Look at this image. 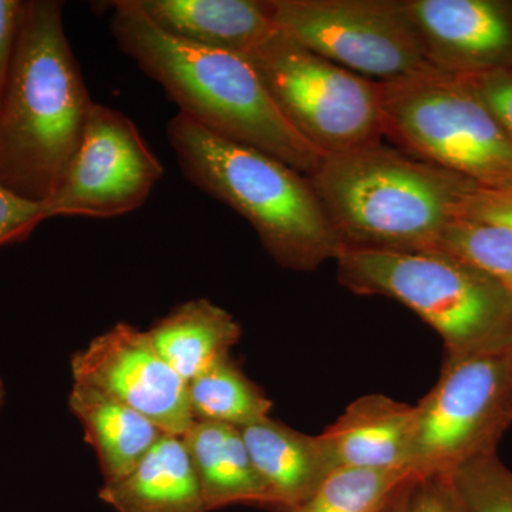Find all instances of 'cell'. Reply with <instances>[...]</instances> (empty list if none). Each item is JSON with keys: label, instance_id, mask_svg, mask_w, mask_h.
Masks as SVG:
<instances>
[{"label": "cell", "instance_id": "obj_11", "mask_svg": "<svg viewBox=\"0 0 512 512\" xmlns=\"http://www.w3.org/2000/svg\"><path fill=\"white\" fill-rule=\"evenodd\" d=\"M70 369L73 382L109 394L165 434L183 436L194 421L188 383L160 356L147 330L117 323L77 350Z\"/></svg>", "mask_w": 512, "mask_h": 512}, {"label": "cell", "instance_id": "obj_21", "mask_svg": "<svg viewBox=\"0 0 512 512\" xmlns=\"http://www.w3.org/2000/svg\"><path fill=\"white\" fill-rule=\"evenodd\" d=\"M417 478L409 470L340 468L292 512H386Z\"/></svg>", "mask_w": 512, "mask_h": 512}, {"label": "cell", "instance_id": "obj_17", "mask_svg": "<svg viewBox=\"0 0 512 512\" xmlns=\"http://www.w3.org/2000/svg\"><path fill=\"white\" fill-rule=\"evenodd\" d=\"M200 481L207 512L232 505L271 511V500L256 473L241 429L210 421H192L183 434Z\"/></svg>", "mask_w": 512, "mask_h": 512}, {"label": "cell", "instance_id": "obj_1", "mask_svg": "<svg viewBox=\"0 0 512 512\" xmlns=\"http://www.w3.org/2000/svg\"><path fill=\"white\" fill-rule=\"evenodd\" d=\"M111 32L121 52L180 107L178 113L306 177L315 173L325 156L285 119L247 57L168 35L136 0L113 2Z\"/></svg>", "mask_w": 512, "mask_h": 512}, {"label": "cell", "instance_id": "obj_26", "mask_svg": "<svg viewBox=\"0 0 512 512\" xmlns=\"http://www.w3.org/2000/svg\"><path fill=\"white\" fill-rule=\"evenodd\" d=\"M406 512H468L450 478L427 476L407 490Z\"/></svg>", "mask_w": 512, "mask_h": 512}, {"label": "cell", "instance_id": "obj_10", "mask_svg": "<svg viewBox=\"0 0 512 512\" xmlns=\"http://www.w3.org/2000/svg\"><path fill=\"white\" fill-rule=\"evenodd\" d=\"M163 175L136 124L93 101L79 147L45 202L47 217H120L138 210Z\"/></svg>", "mask_w": 512, "mask_h": 512}, {"label": "cell", "instance_id": "obj_29", "mask_svg": "<svg viewBox=\"0 0 512 512\" xmlns=\"http://www.w3.org/2000/svg\"><path fill=\"white\" fill-rule=\"evenodd\" d=\"M412 485V484H410ZM410 485H407L406 488L399 494V497L393 501V504L390 505L389 510L386 512H406V498H407V490H409Z\"/></svg>", "mask_w": 512, "mask_h": 512}, {"label": "cell", "instance_id": "obj_9", "mask_svg": "<svg viewBox=\"0 0 512 512\" xmlns=\"http://www.w3.org/2000/svg\"><path fill=\"white\" fill-rule=\"evenodd\" d=\"M275 29L316 55L376 82L430 64L404 0H268Z\"/></svg>", "mask_w": 512, "mask_h": 512}, {"label": "cell", "instance_id": "obj_30", "mask_svg": "<svg viewBox=\"0 0 512 512\" xmlns=\"http://www.w3.org/2000/svg\"><path fill=\"white\" fill-rule=\"evenodd\" d=\"M6 402V387L5 382H3V377L0 375V412H2L3 406H5Z\"/></svg>", "mask_w": 512, "mask_h": 512}, {"label": "cell", "instance_id": "obj_5", "mask_svg": "<svg viewBox=\"0 0 512 512\" xmlns=\"http://www.w3.org/2000/svg\"><path fill=\"white\" fill-rule=\"evenodd\" d=\"M335 261L340 285L403 303L439 333L447 355L511 346L512 295L456 256L345 248Z\"/></svg>", "mask_w": 512, "mask_h": 512}, {"label": "cell", "instance_id": "obj_16", "mask_svg": "<svg viewBox=\"0 0 512 512\" xmlns=\"http://www.w3.org/2000/svg\"><path fill=\"white\" fill-rule=\"evenodd\" d=\"M99 498L116 512H207L183 436L163 434L128 476L103 484Z\"/></svg>", "mask_w": 512, "mask_h": 512}, {"label": "cell", "instance_id": "obj_12", "mask_svg": "<svg viewBox=\"0 0 512 512\" xmlns=\"http://www.w3.org/2000/svg\"><path fill=\"white\" fill-rule=\"evenodd\" d=\"M427 63L470 77L512 70V0H404Z\"/></svg>", "mask_w": 512, "mask_h": 512}, {"label": "cell", "instance_id": "obj_15", "mask_svg": "<svg viewBox=\"0 0 512 512\" xmlns=\"http://www.w3.org/2000/svg\"><path fill=\"white\" fill-rule=\"evenodd\" d=\"M241 433L268 491L271 511L296 510L329 476L318 436L303 434L272 417L244 427Z\"/></svg>", "mask_w": 512, "mask_h": 512}, {"label": "cell", "instance_id": "obj_3", "mask_svg": "<svg viewBox=\"0 0 512 512\" xmlns=\"http://www.w3.org/2000/svg\"><path fill=\"white\" fill-rule=\"evenodd\" d=\"M343 249L434 251L476 183L379 143L309 175Z\"/></svg>", "mask_w": 512, "mask_h": 512}, {"label": "cell", "instance_id": "obj_14", "mask_svg": "<svg viewBox=\"0 0 512 512\" xmlns=\"http://www.w3.org/2000/svg\"><path fill=\"white\" fill-rule=\"evenodd\" d=\"M168 35L247 55L275 35L268 0H136Z\"/></svg>", "mask_w": 512, "mask_h": 512}, {"label": "cell", "instance_id": "obj_20", "mask_svg": "<svg viewBox=\"0 0 512 512\" xmlns=\"http://www.w3.org/2000/svg\"><path fill=\"white\" fill-rule=\"evenodd\" d=\"M192 419L244 429L271 417L274 407L261 387L231 356L188 382Z\"/></svg>", "mask_w": 512, "mask_h": 512}, {"label": "cell", "instance_id": "obj_28", "mask_svg": "<svg viewBox=\"0 0 512 512\" xmlns=\"http://www.w3.org/2000/svg\"><path fill=\"white\" fill-rule=\"evenodd\" d=\"M25 0H0V106L8 87Z\"/></svg>", "mask_w": 512, "mask_h": 512}, {"label": "cell", "instance_id": "obj_25", "mask_svg": "<svg viewBox=\"0 0 512 512\" xmlns=\"http://www.w3.org/2000/svg\"><path fill=\"white\" fill-rule=\"evenodd\" d=\"M457 220L484 222L512 229V185L474 187L458 211Z\"/></svg>", "mask_w": 512, "mask_h": 512}, {"label": "cell", "instance_id": "obj_13", "mask_svg": "<svg viewBox=\"0 0 512 512\" xmlns=\"http://www.w3.org/2000/svg\"><path fill=\"white\" fill-rule=\"evenodd\" d=\"M414 414L412 404L383 394H367L349 404L318 436L329 474L340 468L414 471Z\"/></svg>", "mask_w": 512, "mask_h": 512}, {"label": "cell", "instance_id": "obj_19", "mask_svg": "<svg viewBox=\"0 0 512 512\" xmlns=\"http://www.w3.org/2000/svg\"><path fill=\"white\" fill-rule=\"evenodd\" d=\"M147 335L165 362L188 383L231 356L242 330L225 309L208 299H194L157 320Z\"/></svg>", "mask_w": 512, "mask_h": 512}, {"label": "cell", "instance_id": "obj_31", "mask_svg": "<svg viewBox=\"0 0 512 512\" xmlns=\"http://www.w3.org/2000/svg\"><path fill=\"white\" fill-rule=\"evenodd\" d=\"M511 348H512V342H511Z\"/></svg>", "mask_w": 512, "mask_h": 512}, {"label": "cell", "instance_id": "obj_24", "mask_svg": "<svg viewBox=\"0 0 512 512\" xmlns=\"http://www.w3.org/2000/svg\"><path fill=\"white\" fill-rule=\"evenodd\" d=\"M47 220L46 204L25 200L0 184V247L25 241Z\"/></svg>", "mask_w": 512, "mask_h": 512}, {"label": "cell", "instance_id": "obj_18", "mask_svg": "<svg viewBox=\"0 0 512 512\" xmlns=\"http://www.w3.org/2000/svg\"><path fill=\"white\" fill-rule=\"evenodd\" d=\"M69 409L96 453L103 484L128 476L164 434L143 414L87 384L73 382Z\"/></svg>", "mask_w": 512, "mask_h": 512}, {"label": "cell", "instance_id": "obj_4", "mask_svg": "<svg viewBox=\"0 0 512 512\" xmlns=\"http://www.w3.org/2000/svg\"><path fill=\"white\" fill-rule=\"evenodd\" d=\"M167 136L185 180L244 217L276 264L308 272L338 258L342 242L306 175L181 113Z\"/></svg>", "mask_w": 512, "mask_h": 512}, {"label": "cell", "instance_id": "obj_6", "mask_svg": "<svg viewBox=\"0 0 512 512\" xmlns=\"http://www.w3.org/2000/svg\"><path fill=\"white\" fill-rule=\"evenodd\" d=\"M379 87L383 136L404 153L480 187L512 185V136L464 77L429 66Z\"/></svg>", "mask_w": 512, "mask_h": 512}, {"label": "cell", "instance_id": "obj_2", "mask_svg": "<svg viewBox=\"0 0 512 512\" xmlns=\"http://www.w3.org/2000/svg\"><path fill=\"white\" fill-rule=\"evenodd\" d=\"M63 6L25 2L0 106V184L42 204L76 153L93 104L64 32Z\"/></svg>", "mask_w": 512, "mask_h": 512}, {"label": "cell", "instance_id": "obj_7", "mask_svg": "<svg viewBox=\"0 0 512 512\" xmlns=\"http://www.w3.org/2000/svg\"><path fill=\"white\" fill-rule=\"evenodd\" d=\"M289 124L322 156L382 143L379 82L275 35L244 55Z\"/></svg>", "mask_w": 512, "mask_h": 512}, {"label": "cell", "instance_id": "obj_8", "mask_svg": "<svg viewBox=\"0 0 512 512\" xmlns=\"http://www.w3.org/2000/svg\"><path fill=\"white\" fill-rule=\"evenodd\" d=\"M414 414L413 470L444 476L497 454L512 424V348L444 357L439 380Z\"/></svg>", "mask_w": 512, "mask_h": 512}, {"label": "cell", "instance_id": "obj_27", "mask_svg": "<svg viewBox=\"0 0 512 512\" xmlns=\"http://www.w3.org/2000/svg\"><path fill=\"white\" fill-rule=\"evenodd\" d=\"M461 77V76H460ZM512 136V70L464 77Z\"/></svg>", "mask_w": 512, "mask_h": 512}, {"label": "cell", "instance_id": "obj_22", "mask_svg": "<svg viewBox=\"0 0 512 512\" xmlns=\"http://www.w3.org/2000/svg\"><path fill=\"white\" fill-rule=\"evenodd\" d=\"M436 249L480 269L512 295V229L456 220L448 225Z\"/></svg>", "mask_w": 512, "mask_h": 512}, {"label": "cell", "instance_id": "obj_23", "mask_svg": "<svg viewBox=\"0 0 512 512\" xmlns=\"http://www.w3.org/2000/svg\"><path fill=\"white\" fill-rule=\"evenodd\" d=\"M448 478L468 512H512V471L497 454L470 461Z\"/></svg>", "mask_w": 512, "mask_h": 512}]
</instances>
